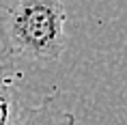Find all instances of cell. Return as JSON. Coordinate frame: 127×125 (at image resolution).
<instances>
[{"instance_id": "cell-3", "label": "cell", "mask_w": 127, "mask_h": 125, "mask_svg": "<svg viewBox=\"0 0 127 125\" xmlns=\"http://www.w3.org/2000/svg\"><path fill=\"white\" fill-rule=\"evenodd\" d=\"M13 125H75V117L58 104L56 95H50L37 106H22Z\"/></svg>"}, {"instance_id": "cell-1", "label": "cell", "mask_w": 127, "mask_h": 125, "mask_svg": "<svg viewBox=\"0 0 127 125\" xmlns=\"http://www.w3.org/2000/svg\"><path fill=\"white\" fill-rule=\"evenodd\" d=\"M65 24V7L56 0H20L0 17L4 52L37 63L58 60L67 45Z\"/></svg>"}, {"instance_id": "cell-2", "label": "cell", "mask_w": 127, "mask_h": 125, "mask_svg": "<svg viewBox=\"0 0 127 125\" xmlns=\"http://www.w3.org/2000/svg\"><path fill=\"white\" fill-rule=\"evenodd\" d=\"M20 110V71L13 56L0 52V125H13Z\"/></svg>"}]
</instances>
